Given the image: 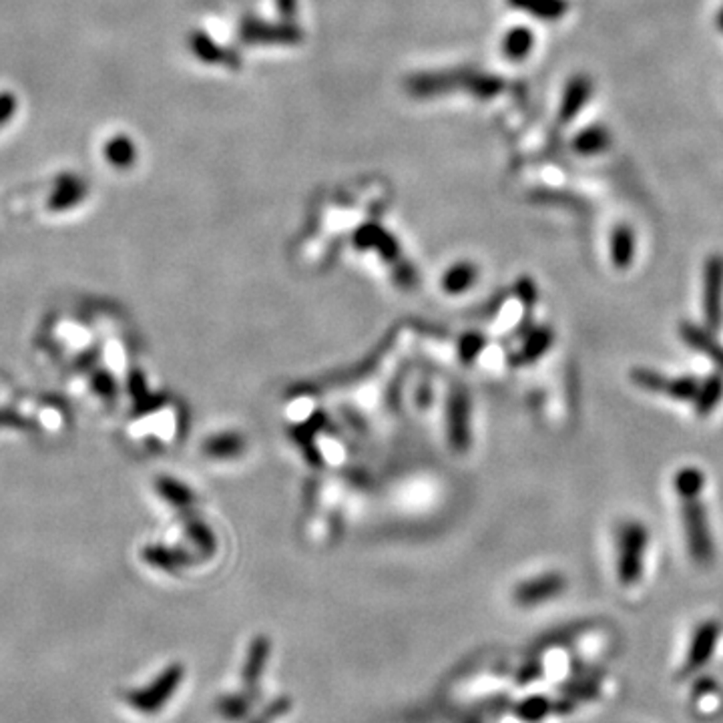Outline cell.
Wrapping results in <instances>:
<instances>
[{"mask_svg":"<svg viewBox=\"0 0 723 723\" xmlns=\"http://www.w3.org/2000/svg\"><path fill=\"white\" fill-rule=\"evenodd\" d=\"M703 318L718 332L723 323V255H711L703 265Z\"/></svg>","mask_w":723,"mask_h":723,"instance_id":"7","label":"cell"},{"mask_svg":"<svg viewBox=\"0 0 723 723\" xmlns=\"http://www.w3.org/2000/svg\"><path fill=\"white\" fill-rule=\"evenodd\" d=\"M649 531L639 521H627L619 528L617 539V577L625 587L639 583L645 569Z\"/></svg>","mask_w":723,"mask_h":723,"instance_id":"4","label":"cell"},{"mask_svg":"<svg viewBox=\"0 0 723 723\" xmlns=\"http://www.w3.org/2000/svg\"><path fill=\"white\" fill-rule=\"evenodd\" d=\"M207 454L221 460H234L241 458L247 452V439L241 432H224L221 437H216L206 447Z\"/></svg>","mask_w":723,"mask_h":723,"instance_id":"12","label":"cell"},{"mask_svg":"<svg viewBox=\"0 0 723 723\" xmlns=\"http://www.w3.org/2000/svg\"><path fill=\"white\" fill-rule=\"evenodd\" d=\"M607 141H609V137H607L605 131H601V129H591V131H587L585 135L579 139V145H581L583 151L593 153V151L605 149Z\"/></svg>","mask_w":723,"mask_h":723,"instance_id":"21","label":"cell"},{"mask_svg":"<svg viewBox=\"0 0 723 723\" xmlns=\"http://www.w3.org/2000/svg\"><path fill=\"white\" fill-rule=\"evenodd\" d=\"M699 390V380L693 376H680L671 378L670 386H667V396L680 402H693L695 394Z\"/></svg>","mask_w":723,"mask_h":723,"instance_id":"18","label":"cell"},{"mask_svg":"<svg viewBox=\"0 0 723 723\" xmlns=\"http://www.w3.org/2000/svg\"><path fill=\"white\" fill-rule=\"evenodd\" d=\"M477 414L475 398H472L467 384L458 380H447L444 398L440 408L439 430L447 442L448 452L454 457H468L477 440Z\"/></svg>","mask_w":723,"mask_h":723,"instance_id":"3","label":"cell"},{"mask_svg":"<svg viewBox=\"0 0 723 723\" xmlns=\"http://www.w3.org/2000/svg\"><path fill=\"white\" fill-rule=\"evenodd\" d=\"M703 487H706V477L695 467H685L675 475V490L681 498L685 496H701Z\"/></svg>","mask_w":723,"mask_h":723,"instance_id":"15","label":"cell"},{"mask_svg":"<svg viewBox=\"0 0 723 723\" xmlns=\"http://www.w3.org/2000/svg\"><path fill=\"white\" fill-rule=\"evenodd\" d=\"M290 709H292V699L290 698H277L264 711H259L257 718L252 719V723H274L275 719L284 718Z\"/></svg>","mask_w":723,"mask_h":723,"instance_id":"20","label":"cell"},{"mask_svg":"<svg viewBox=\"0 0 723 723\" xmlns=\"http://www.w3.org/2000/svg\"><path fill=\"white\" fill-rule=\"evenodd\" d=\"M635 257V234L631 227L621 226L611 236V262L617 270H627Z\"/></svg>","mask_w":723,"mask_h":723,"instance_id":"11","label":"cell"},{"mask_svg":"<svg viewBox=\"0 0 723 723\" xmlns=\"http://www.w3.org/2000/svg\"><path fill=\"white\" fill-rule=\"evenodd\" d=\"M569 587V581L559 571H545L518 581L511 589V599L516 607L533 609L559 599Z\"/></svg>","mask_w":723,"mask_h":723,"instance_id":"6","label":"cell"},{"mask_svg":"<svg viewBox=\"0 0 723 723\" xmlns=\"http://www.w3.org/2000/svg\"><path fill=\"white\" fill-rule=\"evenodd\" d=\"M723 398V376L711 374L706 382H699V390L693 398L695 412L699 416H708L716 410Z\"/></svg>","mask_w":723,"mask_h":723,"instance_id":"13","label":"cell"},{"mask_svg":"<svg viewBox=\"0 0 723 723\" xmlns=\"http://www.w3.org/2000/svg\"><path fill=\"white\" fill-rule=\"evenodd\" d=\"M718 639H719L718 623L708 621V623L699 625V629L695 631L691 639V647L688 653V671L698 670V667L706 665L709 661V657L713 655V651H716Z\"/></svg>","mask_w":723,"mask_h":723,"instance_id":"10","label":"cell"},{"mask_svg":"<svg viewBox=\"0 0 723 723\" xmlns=\"http://www.w3.org/2000/svg\"><path fill=\"white\" fill-rule=\"evenodd\" d=\"M477 270L472 265H457L444 274L442 277V292L450 295V298H458L472 290V285L477 284Z\"/></svg>","mask_w":723,"mask_h":723,"instance_id":"14","label":"cell"},{"mask_svg":"<svg viewBox=\"0 0 723 723\" xmlns=\"http://www.w3.org/2000/svg\"><path fill=\"white\" fill-rule=\"evenodd\" d=\"M631 380L633 384L641 388L645 392L653 394H667V386H670V380L660 372H655L651 368H633L631 370Z\"/></svg>","mask_w":723,"mask_h":723,"instance_id":"16","label":"cell"},{"mask_svg":"<svg viewBox=\"0 0 723 723\" xmlns=\"http://www.w3.org/2000/svg\"><path fill=\"white\" fill-rule=\"evenodd\" d=\"M252 703H254V699L249 698L247 693H236V695H227V698H221L217 703V709L226 719L237 721V719H244L247 716Z\"/></svg>","mask_w":723,"mask_h":723,"instance_id":"17","label":"cell"},{"mask_svg":"<svg viewBox=\"0 0 723 723\" xmlns=\"http://www.w3.org/2000/svg\"><path fill=\"white\" fill-rule=\"evenodd\" d=\"M716 23H718V26H719V29L723 31V6L719 8V13H718V18H716Z\"/></svg>","mask_w":723,"mask_h":723,"instance_id":"23","label":"cell"},{"mask_svg":"<svg viewBox=\"0 0 723 723\" xmlns=\"http://www.w3.org/2000/svg\"><path fill=\"white\" fill-rule=\"evenodd\" d=\"M589 95V85L585 81H579L574 82L571 92H569V101H567V115L571 117L574 111H577L583 103H585V99Z\"/></svg>","mask_w":723,"mask_h":723,"instance_id":"22","label":"cell"},{"mask_svg":"<svg viewBox=\"0 0 723 723\" xmlns=\"http://www.w3.org/2000/svg\"><path fill=\"white\" fill-rule=\"evenodd\" d=\"M374 495L382 498V506L390 505L396 521L420 523L437 516V505L448 503L450 487L434 470L419 468L400 472L382 490L376 487Z\"/></svg>","mask_w":723,"mask_h":723,"instance_id":"2","label":"cell"},{"mask_svg":"<svg viewBox=\"0 0 723 723\" xmlns=\"http://www.w3.org/2000/svg\"><path fill=\"white\" fill-rule=\"evenodd\" d=\"M549 711H551L549 699L541 698V695H533V698H528V699L518 703L516 716L521 718L523 721L536 723V721H541Z\"/></svg>","mask_w":723,"mask_h":723,"instance_id":"19","label":"cell"},{"mask_svg":"<svg viewBox=\"0 0 723 723\" xmlns=\"http://www.w3.org/2000/svg\"><path fill=\"white\" fill-rule=\"evenodd\" d=\"M270 653L272 641L265 635H257L249 643L244 670H241V681H244V693H247L254 701L262 698V680L267 661H270Z\"/></svg>","mask_w":723,"mask_h":723,"instance_id":"8","label":"cell"},{"mask_svg":"<svg viewBox=\"0 0 723 723\" xmlns=\"http://www.w3.org/2000/svg\"><path fill=\"white\" fill-rule=\"evenodd\" d=\"M416 346V332L400 328L392 333L372 360L350 376L333 378L322 386L330 406L336 408L362 437L386 439L402 412L400 394L408 370V354Z\"/></svg>","mask_w":723,"mask_h":723,"instance_id":"1","label":"cell"},{"mask_svg":"<svg viewBox=\"0 0 723 723\" xmlns=\"http://www.w3.org/2000/svg\"><path fill=\"white\" fill-rule=\"evenodd\" d=\"M681 518L685 543H688L691 559L701 567H708L716 559V545H713L709 518L706 506L701 503V496L681 498Z\"/></svg>","mask_w":723,"mask_h":723,"instance_id":"5","label":"cell"},{"mask_svg":"<svg viewBox=\"0 0 723 723\" xmlns=\"http://www.w3.org/2000/svg\"><path fill=\"white\" fill-rule=\"evenodd\" d=\"M680 333L685 344L701 352V354L708 356L713 364L723 368V346L716 340L709 328H701L698 323L683 322L680 326Z\"/></svg>","mask_w":723,"mask_h":723,"instance_id":"9","label":"cell"}]
</instances>
